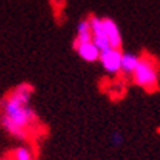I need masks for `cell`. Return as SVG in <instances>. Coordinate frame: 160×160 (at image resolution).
<instances>
[{
    "instance_id": "9",
    "label": "cell",
    "mask_w": 160,
    "mask_h": 160,
    "mask_svg": "<svg viewBox=\"0 0 160 160\" xmlns=\"http://www.w3.org/2000/svg\"><path fill=\"white\" fill-rule=\"evenodd\" d=\"M10 159L12 160H34V151L28 144H21V146L15 147L12 153H10Z\"/></svg>"
},
{
    "instance_id": "3",
    "label": "cell",
    "mask_w": 160,
    "mask_h": 160,
    "mask_svg": "<svg viewBox=\"0 0 160 160\" xmlns=\"http://www.w3.org/2000/svg\"><path fill=\"white\" fill-rule=\"evenodd\" d=\"M122 52L121 49H106L100 53L98 62L102 63L103 69L106 71L109 75H118L121 73V65H122Z\"/></svg>"
},
{
    "instance_id": "7",
    "label": "cell",
    "mask_w": 160,
    "mask_h": 160,
    "mask_svg": "<svg viewBox=\"0 0 160 160\" xmlns=\"http://www.w3.org/2000/svg\"><path fill=\"white\" fill-rule=\"evenodd\" d=\"M92 41V32H91V25H90V21L88 18L85 19H81L77 25V35L73 38V49L79 46V44L84 43H90Z\"/></svg>"
},
{
    "instance_id": "10",
    "label": "cell",
    "mask_w": 160,
    "mask_h": 160,
    "mask_svg": "<svg viewBox=\"0 0 160 160\" xmlns=\"http://www.w3.org/2000/svg\"><path fill=\"white\" fill-rule=\"evenodd\" d=\"M110 144L113 147H121L123 144V135H122L121 131H113L110 134Z\"/></svg>"
},
{
    "instance_id": "8",
    "label": "cell",
    "mask_w": 160,
    "mask_h": 160,
    "mask_svg": "<svg viewBox=\"0 0 160 160\" xmlns=\"http://www.w3.org/2000/svg\"><path fill=\"white\" fill-rule=\"evenodd\" d=\"M138 62H140V54L132 53V52H123L121 73H123L125 77H132V73L135 72L137 66H138Z\"/></svg>"
},
{
    "instance_id": "2",
    "label": "cell",
    "mask_w": 160,
    "mask_h": 160,
    "mask_svg": "<svg viewBox=\"0 0 160 160\" xmlns=\"http://www.w3.org/2000/svg\"><path fill=\"white\" fill-rule=\"evenodd\" d=\"M132 82L141 87L146 91H154L159 87L160 81V69L159 63L150 54L140 56V62L135 72L132 73Z\"/></svg>"
},
{
    "instance_id": "4",
    "label": "cell",
    "mask_w": 160,
    "mask_h": 160,
    "mask_svg": "<svg viewBox=\"0 0 160 160\" xmlns=\"http://www.w3.org/2000/svg\"><path fill=\"white\" fill-rule=\"evenodd\" d=\"M88 21H90V25H91L92 43L100 49V52L110 49V43L107 40L106 32H104V27H103V18H98L96 15H90Z\"/></svg>"
},
{
    "instance_id": "1",
    "label": "cell",
    "mask_w": 160,
    "mask_h": 160,
    "mask_svg": "<svg viewBox=\"0 0 160 160\" xmlns=\"http://www.w3.org/2000/svg\"><path fill=\"white\" fill-rule=\"evenodd\" d=\"M34 91L31 84L22 82L0 102V126L15 140L27 141L38 125L37 112L31 106Z\"/></svg>"
},
{
    "instance_id": "5",
    "label": "cell",
    "mask_w": 160,
    "mask_h": 160,
    "mask_svg": "<svg viewBox=\"0 0 160 160\" xmlns=\"http://www.w3.org/2000/svg\"><path fill=\"white\" fill-rule=\"evenodd\" d=\"M103 27H104V32L106 37L110 43V47L113 49H121L122 46V34L118 24L112 18H103Z\"/></svg>"
},
{
    "instance_id": "6",
    "label": "cell",
    "mask_w": 160,
    "mask_h": 160,
    "mask_svg": "<svg viewBox=\"0 0 160 160\" xmlns=\"http://www.w3.org/2000/svg\"><path fill=\"white\" fill-rule=\"evenodd\" d=\"M75 52L79 58L85 60L88 63H92V62H97L98 59H100V49H98L96 44L90 41V43H84V44H79L75 47Z\"/></svg>"
}]
</instances>
